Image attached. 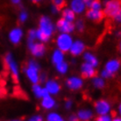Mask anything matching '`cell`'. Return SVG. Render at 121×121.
Masks as SVG:
<instances>
[{
  "label": "cell",
  "mask_w": 121,
  "mask_h": 121,
  "mask_svg": "<svg viewBox=\"0 0 121 121\" xmlns=\"http://www.w3.org/2000/svg\"><path fill=\"white\" fill-rule=\"evenodd\" d=\"M55 33V26L48 16H41L39 20V28L36 30L37 39L40 42H48Z\"/></svg>",
  "instance_id": "6da1fadb"
},
{
  "label": "cell",
  "mask_w": 121,
  "mask_h": 121,
  "mask_svg": "<svg viewBox=\"0 0 121 121\" xmlns=\"http://www.w3.org/2000/svg\"><path fill=\"white\" fill-rule=\"evenodd\" d=\"M25 73L29 81L33 83L39 82V64L35 60H31L28 61L27 65L25 67Z\"/></svg>",
  "instance_id": "7a4b0ae2"
},
{
  "label": "cell",
  "mask_w": 121,
  "mask_h": 121,
  "mask_svg": "<svg viewBox=\"0 0 121 121\" xmlns=\"http://www.w3.org/2000/svg\"><path fill=\"white\" fill-rule=\"evenodd\" d=\"M55 43H56L58 49H60V51L64 52V53H67L69 51L70 48L72 46L73 39L69 35V33H60L56 38Z\"/></svg>",
  "instance_id": "3957f363"
},
{
  "label": "cell",
  "mask_w": 121,
  "mask_h": 121,
  "mask_svg": "<svg viewBox=\"0 0 121 121\" xmlns=\"http://www.w3.org/2000/svg\"><path fill=\"white\" fill-rule=\"evenodd\" d=\"M4 63L7 68V69L9 70L13 81L15 82H18L19 80V70L17 62L15 61L13 56L12 54H7L4 57Z\"/></svg>",
  "instance_id": "277c9868"
},
{
  "label": "cell",
  "mask_w": 121,
  "mask_h": 121,
  "mask_svg": "<svg viewBox=\"0 0 121 121\" xmlns=\"http://www.w3.org/2000/svg\"><path fill=\"white\" fill-rule=\"evenodd\" d=\"M121 9V0H109L105 3L104 12L105 17L112 18Z\"/></svg>",
  "instance_id": "5b68a950"
},
{
  "label": "cell",
  "mask_w": 121,
  "mask_h": 121,
  "mask_svg": "<svg viewBox=\"0 0 121 121\" xmlns=\"http://www.w3.org/2000/svg\"><path fill=\"white\" fill-rule=\"evenodd\" d=\"M28 48L31 55L36 58L42 57L46 53V47L42 42H28Z\"/></svg>",
  "instance_id": "8992f818"
},
{
  "label": "cell",
  "mask_w": 121,
  "mask_h": 121,
  "mask_svg": "<svg viewBox=\"0 0 121 121\" xmlns=\"http://www.w3.org/2000/svg\"><path fill=\"white\" fill-rule=\"evenodd\" d=\"M56 28L60 33H71L76 29V26L72 21H69V20H67L65 18H61L56 22Z\"/></svg>",
  "instance_id": "52a82bcc"
},
{
  "label": "cell",
  "mask_w": 121,
  "mask_h": 121,
  "mask_svg": "<svg viewBox=\"0 0 121 121\" xmlns=\"http://www.w3.org/2000/svg\"><path fill=\"white\" fill-rule=\"evenodd\" d=\"M94 109L97 112V115H104V114H109L112 112L111 104L107 100L100 99L97 100L94 104Z\"/></svg>",
  "instance_id": "ba28073f"
},
{
  "label": "cell",
  "mask_w": 121,
  "mask_h": 121,
  "mask_svg": "<svg viewBox=\"0 0 121 121\" xmlns=\"http://www.w3.org/2000/svg\"><path fill=\"white\" fill-rule=\"evenodd\" d=\"M86 17L88 19L91 21L95 22V23H100L105 18L104 12L102 10H96V9H91L89 8L86 12Z\"/></svg>",
  "instance_id": "9c48e42d"
},
{
  "label": "cell",
  "mask_w": 121,
  "mask_h": 121,
  "mask_svg": "<svg viewBox=\"0 0 121 121\" xmlns=\"http://www.w3.org/2000/svg\"><path fill=\"white\" fill-rule=\"evenodd\" d=\"M66 85L70 91H79L83 86V80L79 76H70L67 79Z\"/></svg>",
  "instance_id": "30bf717a"
},
{
  "label": "cell",
  "mask_w": 121,
  "mask_h": 121,
  "mask_svg": "<svg viewBox=\"0 0 121 121\" xmlns=\"http://www.w3.org/2000/svg\"><path fill=\"white\" fill-rule=\"evenodd\" d=\"M81 75L82 78H93L94 76H97V70L92 65L84 62L81 65Z\"/></svg>",
  "instance_id": "8fae6325"
},
{
  "label": "cell",
  "mask_w": 121,
  "mask_h": 121,
  "mask_svg": "<svg viewBox=\"0 0 121 121\" xmlns=\"http://www.w3.org/2000/svg\"><path fill=\"white\" fill-rule=\"evenodd\" d=\"M85 51V45L84 43L81 40H76L73 41L72 46L69 49V53L72 56H79L82 54H83Z\"/></svg>",
  "instance_id": "7c38bea8"
},
{
  "label": "cell",
  "mask_w": 121,
  "mask_h": 121,
  "mask_svg": "<svg viewBox=\"0 0 121 121\" xmlns=\"http://www.w3.org/2000/svg\"><path fill=\"white\" fill-rule=\"evenodd\" d=\"M45 88L47 89V91H48L49 95L54 96V95H57L60 92L61 87H60V83L57 81L51 79V80H47L46 81Z\"/></svg>",
  "instance_id": "4fadbf2b"
},
{
  "label": "cell",
  "mask_w": 121,
  "mask_h": 121,
  "mask_svg": "<svg viewBox=\"0 0 121 121\" xmlns=\"http://www.w3.org/2000/svg\"><path fill=\"white\" fill-rule=\"evenodd\" d=\"M23 37V31L18 27H16L12 29L9 33V39L10 41L14 44V45H18V43L21 41V39Z\"/></svg>",
  "instance_id": "5bb4252c"
},
{
  "label": "cell",
  "mask_w": 121,
  "mask_h": 121,
  "mask_svg": "<svg viewBox=\"0 0 121 121\" xmlns=\"http://www.w3.org/2000/svg\"><path fill=\"white\" fill-rule=\"evenodd\" d=\"M86 4L83 0H72L70 3V8L76 14H81L86 9Z\"/></svg>",
  "instance_id": "9a60e30c"
},
{
  "label": "cell",
  "mask_w": 121,
  "mask_h": 121,
  "mask_svg": "<svg viewBox=\"0 0 121 121\" xmlns=\"http://www.w3.org/2000/svg\"><path fill=\"white\" fill-rule=\"evenodd\" d=\"M120 60H118V59H112V60H110L109 61H107V63L105 64V67H104V69L107 70L108 72H110L114 76V74L120 69Z\"/></svg>",
  "instance_id": "2e32d148"
},
{
  "label": "cell",
  "mask_w": 121,
  "mask_h": 121,
  "mask_svg": "<svg viewBox=\"0 0 121 121\" xmlns=\"http://www.w3.org/2000/svg\"><path fill=\"white\" fill-rule=\"evenodd\" d=\"M33 92L35 95V97H39V98H42V97L49 95L48 91H47V89L45 87H42L41 85H39V82L38 83H33Z\"/></svg>",
  "instance_id": "e0dca14e"
},
{
  "label": "cell",
  "mask_w": 121,
  "mask_h": 121,
  "mask_svg": "<svg viewBox=\"0 0 121 121\" xmlns=\"http://www.w3.org/2000/svg\"><path fill=\"white\" fill-rule=\"evenodd\" d=\"M55 100L51 97V95H48L41 98V106L45 110H52L55 107Z\"/></svg>",
  "instance_id": "ac0fdd59"
},
{
  "label": "cell",
  "mask_w": 121,
  "mask_h": 121,
  "mask_svg": "<svg viewBox=\"0 0 121 121\" xmlns=\"http://www.w3.org/2000/svg\"><path fill=\"white\" fill-rule=\"evenodd\" d=\"M77 118L79 120L88 121L93 118V112L89 109H82L77 112Z\"/></svg>",
  "instance_id": "d6986e66"
},
{
  "label": "cell",
  "mask_w": 121,
  "mask_h": 121,
  "mask_svg": "<svg viewBox=\"0 0 121 121\" xmlns=\"http://www.w3.org/2000/svg\"><path fill=\"white\" fill-rule=\"evenodd\" d=\"M52 62L55 64V65H57V64L62 62L64 60V52L60 51V49H56L53 52L52 54V57H51Z\"/></svg>",
  "instance_id": "ffe728a7"
},
{
  "label": "cell",
  "mask_w": 121,
  "mask_h": 121,
  "mask_svg": "<svg viewBox=\"0 0 121 121\" xmlns=\"http://www.w3.org/2000/svg\"><path fill=\"white\" fill-rule=\"evenodd\" d=\"M61 18H65L67 20H69V21H75L76 19V13L73 12L71 8H63L61 10Z\"/></svg>",
  "instance_id": "44dd1931"
},
{
  "label": "cell",
  "mask_w": 121,
  "mask_h": 121,
  "mask_svg": "<svg viewBox=\"0 0 121 121\" xmlns=\"http://www.w3.org/2000/svg\"><path fill=\"white\" fill-rule=\"evenodd\" d=\"M83 59H84L85 62L91 64V65H92V66L95 67V68L98 65V60H97V58L93 54L90 53V52L85 53L84 55H83Z\"/></svg>",
  "instance_id": "7402d4cb"
},
{
  "label": "cell",
  "mask_w": 121,
  "mask_h": 121,
  "mask_svg": "<svg viewBox=\"0 0 121 121\" xmlns=\"http://www.w3.org/2000/svg\"><path fill=\"white\" fill-rule=\"evenodd\" d=\"M85 4H86L87 7L91 8V9L100 10L102 8V4H101L100 0H87Z\"/></svg>",
  "instance_id": "603a6c76"
},
{
  "label": "cell",
  "mask_w": 121,
  "mask_h": 121,
  "mask_svg": "<svg viewBox=\"0 0 121 121\" xmlns=\"http://www.w3.org/2000/svg\"><path fill=\"white\" fill-rule=\"evenodd\" d=\"M92 84L96 89H98V90H101L104 87V80L103 77H97V76H94L93 80H92Z\"/></svg>",
  "instance_id": "cb8c5ba5"
},
{
  "label": "cell",
  "mask_w": 121,
  "mask_h": 121,
  "mask_svg": "<svg viewBox=\"0 0 121 121\" xmlns=\"http://www.w3.org/2000/svg\"><path fill=\"white\" fill-rule=\"evenodd\" d=\"M55 68H56V70H57L60 74L64 75V74H66V73L68 72V70H69V64L67 63L65 60H63L62 62H60V63L55 65Z\"/></svg>",
  "instance_id": "d4e9b609"
},
{
  "label": "cell",
  "mask_w": 121,
  "mask_h": 121,
  "mask_svg": "<svg viewBox=\"0 0 121 121\" xmlns=\"http://www.w3.org/2000/svg\"><path fill=\"white\" fill-rule=\"evenodd\" d=\"M47 119L48 121H62L63 118H61V116L56 112H50L47 117Z\"/></svg>",
  "instance_id": "484cf974"
},
{
  "label": "cell",
  "mask_w": 121,
  "mask_h": 121,
  "mask_svg": "<svg viewBox=\"0 0 121 121\" xmlns=\"http://www.w3.org/2000/svg\"><path fill=\"white\" fill-rule=\"evenodd\" d=\"M52 3L59 11H61L66 6V0H52Z\"/></svg>",
  "instance_id": "4316f807"
},
{
  "label": "cell",
  "mask_w": 121,
  "mask_h": 121,
  "mask_svg": "<svg viewBox=\"0 0 121 121\" xmlns=\"http://www.w3.org/2000/svg\"><path fill=\"white\" fill-rule=\"evenodd\" d=\"M27 39H28V42L35 41V39H37L36 30H34V29H31V30H29V32H28V35H27Z\"/></svg>",
  "instance_id": "83f0119b"
},
{
  "label": "cell",
  "mask_w": 121,
  "mask_h": 121,
  "mask_svg": "<svg viewBox=\"0 0 121 121\" xmlns=\"http://www.w3.org/2000/svg\"><path fill=\"white\" fill-rule=\"evenodd\" d=\"M75 26L76 28L78 30V32H83L85 29V24H84V21L82 20V19H78V20H76V24H75Z\"/></svg>",
  "instance_id": "f1b7e54d"
},
{
  "label": "cell",
  "mask_w": 121,
  "mask_h": 121,
  "mask_svg": "<svg viewBox=\"0 0 121 121\" xmlns=\"http://www.w3.org/2000/svg\"><path fill=\"white\" fill-rule=\"evenodd\" d=\"M96 120H97V121H111V120H112V118L109 113V114L98 115V117L96 118Z\"/></svg>",
  "instance_id": "f546056e"
},
{
  "label": "cell",
  "mask_w": 121,
  "mask_h": 121,
  "mask_svg": "<svg viewBox=\"0 0 121 121\" xmlns=\"http://www.w3.org/2000/svg\"><path fill=\"white\" fill-rule=\"evenodd\" d=\"M27 18H28V14L26 13V12H21V13L19 14V21L21 22V23H24L27 20Z\"/></svg>",
  "instance_id": "4dcf8cb0"
},
{
  "label": "cell",
  "mask_w": 121,
  "mask_h": 121,
  "mask_svg": "<svg viewBox=\"0 0 121 121\" xmlns=\"http://www.w3.org/2000/svg\"><path fill=\"white\" fill-rule=\"evenodd\" d=\"M112 19H113L116 23H121V9L116 13L115 15L113 16Z\"/></svg>",
  "instance_id": "1f68e13d"
},
{
  "label": "cell",
  "mask_w": 121,
  "mask_h": 121,
  "mask_svg": "<svg viewBox=\"0 0 121 121\" xmlns=\"http://www.w3.org/2000/svg\"><path fill=\"white\" fill-rule=\"evenodd\" d=\"M112 76H113L112 74H111L110 72H108L107 70L104 69L102 72H101V77H103V78H111Z\"/></svg>",
  "instance_id": "d6a6232c"
},
{
  "label": "cell",
  "mask_w": 121,
  "mask_h": 121,
  "mask_svg": "<svg viewBox=\"0 0 121 121\" xmlns=\"http://www.w3.org/2000/svg\"><path fill=\"white\" fill-rule=\"evenodd\" d=\"M72 105H73V102L71 100H66V102H65V108L67 110H70L72 108Z\"/></svg>",
  "instance_id": "836d02e7"
},
{
  "label": "cell",
  "mask_w": 121,
  "mask_h": 121,
  "mask_svg": "<svg viewBox=\"0 0 121 121\" xmlns=\"http://www.w3.org/2000/svg\"><path fill=\"white\" fill-rule=\"evenodd\" d=\"M31 121H41L43 120V118L40 115H34L32 118H30Z\"/></svg>",
  "instance_id": "e575fe53"
},
{
  "label": "cell",
  "mask_w": 121,
  "mask_h": 121,
  "mask_svg": "<svg viewBox=\"0 0 121 121\" xmlns=\"http://www.w3.org/2000/svg\"><path fill=\"white\" fill-rule=\"evenodd\" d=\"M69 120H79L77 118V115H71L69 118Z\"/></svg>",
  "instance_id": "d590c367"
},
{
  "label": "cell",
  "mask_w": 121,
  "mask_h": 121,
  "mask_svg": "<svg viewBox=\"0 0 121 121\" xmlns=\"http://www.w3.org/2000/svg\"><path fill=\"white\" fill-rule=\"evenodd\" d=\"M12 3H13L14 4H18L21 2V0H11Z\"/></svg>",
  "instance_id": "8d00e7d4"
},
{
  "label": "cell",
  "mask_w": 121,
  "mask_h": 121,
  "mask_svg": "<svg viewBox=\"0 0 121 121\" xmlns=\"http://www.w3.org/2000/svg\"><path fill=\"white\" fill-rule=\"evenodd\" d=\"M33 3H34V4H39V3H40L42 0H31Z\"/></svg>",
  "instance_id": "74e56055"
},
{
  "label": "cell",
  "mask_w": 121,
  "mask_h": 121,
  "mask_svg": "<svg viewBox=\"0 0 121 121\" xmlns=\"http://www.w3.org/2000/svg\"><path fill=\"white\" fill-rule=\"evenodd\" d=\"M118 113H119V117H121V103L119 104V106H118Z\"/></svg>",
  "instance_id": "f35d334b"
},
{
  "label": "cell",
  "mask_w": 121,
  "mask_h": 121,
  "mask_svg": "<svg viewBox=\"0 0 121 121\" xmlns=\"http://www.w3.org/2000/svg\"><path fill=\"white\" fill-rule=\"evenodd\" d=\"M118 50H119V52H120V54H121V41L119 42V44H118Z\"/></svg>",
  "instance_id": "ab89813d"
},
{
  "label": "cell",
  "mask_w": 121,
  "mask_h": 121,
  "mask_svg": "<svg viewBox=\"0 0 121 121\" xmlns=\"http://www.w3.org/2000/svg\"><path fill=\"white\" fill-rule=\"evenodd\" d=\"M2 95H3V92H2V90L0 89V96H2Z\"/></svg>",
  "instance_id": "60d3db41"
},
{
  "label": "cell",
  "mask_w": 121,
  "mask_h": 121,
  "mask_svg": "<svg viewBox=\"0 0 121 121\" xmlns=\"http://www.w3.org/2000/svg\"><path fill=\"white\" fill-rule=\"evenodd\" d=\"M83 1H84V2H86V1H87V0H83Z\"/></svg>",
  "instance_id": "b9f144b4"
}]
</instances>
